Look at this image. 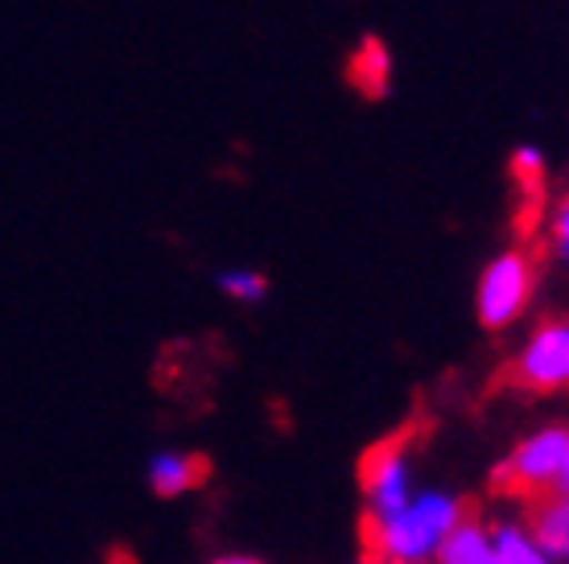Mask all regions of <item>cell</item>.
I'll list each match as a JSON object with an SVG mask.
<instances>
[{
    "instance_id": "cell-11",
    "label": "cell",
    "mask_w": 569,
    "mask_h": 564,
    "mask_svg": "<svg viewBox=\"0 0 569 564\" xmlns=\"http://www.w3.org/2000/svg\"><path fill=\"white\" fill-rule=\"evenodd\" d=\"M219 289L231 296V301H243V305H252V301H260V296L269 293V281L260 276V272L252 269H231L219 276Z\"/></svg>"
},
{
    "instance_id": "cell-7",
    "label": "cell",
    "mask_w": 569,
    "mask_h": 564,
    "mask_svg": "<svg viewBox=\"0 0 569 564\" xmlns=\"http://www.w3.org/2000/svg\"><path fill=\"white\" fill-rule=\"evenodd\" d=\"M491 548H496L491 564H561L553 552L545 548L528 520L491 523Z\"/></svg>"
},
{
    "instance_id": "cell-2",
    "label": "cell",
    "mask_w": 569,
    "mask_h": 564,
    "mask_svg": "<svg viewBox=\"0 0 569 564\" xmlns=\"http://www.w3.org/2000/svg\"><path fill=\"white\" fill-rule=\"evenodd\" d=\"M566 441L569 429L561 424H545L537 433L520 437L508 450V457L499 462L496 482L508 494H520V498H549V494L561 491V474H566Z\"/></svg>"
},
{
    "instance_id": "cell-10",
    "label": "cell",
    "mask_w": 569,
    "mask_h": 564,
    "mask_svg": "<svg viewBox=\"0 0 569 564\" xmlns=\"http://www.w3.org/2000/svg\"><path fill=\"white\" fill-rule=\"evenodd\" d=\"M512 178L520 190H528V194L537 198L545 185V153L537 149V144H520L512 153Z\"/></svg>"
},
{
    "instance_id": "cell-12",
    "label": "cell",
    "mask_w": 569,
    "mask_h": 564,
    "mask_svg": "<svg viewBox=\"0 0 569 564\" xmlns=\"http://www.w3.org/2000/svg\"><path fill=\"white\" fill-rule=\"evenodd\" d=\"M553 252L569 269V198H561V207L553 211Z\"/></svg>"
},
{
    "instance_id": "cell-4",
    "label": "cell",
    "mask_w": 569,
    "mask_h": 564,
    "mask_svg": "<svg viewBox=\"0 0 569 564\" xmlns=\"http://www.w3.org/2000/svg\"><path fill=\"white\" fill-rule=\"evenodd\" d=\"M532 289H537V264H532V255L525 248L499 252L483 269V276H479V293H475L479 322L487 330H508L512 322L525 318Z\"/></svg>"
},
{
    "instance_id": "cell-8",
    "label": "cell",
    "mask_w": 569,
    "mask_h": 564,
    "mask_svg": "<svg viewBox=\"0 0 569 564\" xmlns=\"http://www.w3.org/2000/svg\"><path fill=\"white\" fill-rule=\"evenodd\" d=\"M347 79H351L359 95H388V87H392V54H388V46L380 38H363L356 46V54H351V62H347Z\"/></svg>"
},
{
    "instance_id": "cell-1",
    "label": "cell",
    "mask_w": 569,
    "mask_h": 564,
    "mask_svg": "<svg viewBox=\"0 0 569 564\" xmlns=\"http://www.w3.org/2000/svg\"><path fill=\"white\" fill-rule=\"evenodd\" d=\"M467 520V503L441 486H417V494L392 515L368 520V561L376 564H438L441 544Z\"/></svg>"
},
{
    "instance_id": "cell-6",
    "label": "cell",
    "mask_w": 569,
    "mask_h": 564,
    "mask_svg": "<svg viewBox=\"0 0 569 564\" xmlns=\"http://www.w3.org/2000/svg\"><path fill=\"white\" fill-rule=\"evenodd\" d=\"M144 482L157 498H182V494L199 491L207 482V462L199 453L178 450V445H166V450H153L149 462H144Z\"/></svg>"
},
{
    "instance_id": "cell-3",
    "label": "cell",
    "mask_w": 569,
    "mask_h": 564,
    "mask_svg": "<svg viewBox=\"0 0 569 564\" xmlns=\"http://www.w3.org/2000/svg\"><path fill=\"white\" fill-rule=\"evenodd\" d=\"M359 494H363V520H380V515L405 507L417 494L413 445L405 437L371 445L359 462Z\"/></svg>"
},
{
    "instance_id": "cell-5",
    "label": "cell",
    "mask_w": 569,
    "mask_h": 564,
    "mask_svg": "<svg viewBox=\"0 0 569 564\" xmlns=\"http://www.w3.org/2000/svg\"><path fill=\"white\" fill-rule=\"evenodd\" d=\"M512 380L537 395L569 392V318H549L528 334L512 359Z\"/></svg>"
},
{
    "instance_id": "cell-15",
    "label": "cell",
    "mask_w": 569,
    "mask_h": 564,
    "mask_svg": "<svg viewBox=\"0 0 569 564\" xmlns=\"http://www.w3.org/2000/svg\"><path fill=\"white\" fill-rule=\"evenodd\" d=\"M359 564H376V561H359Z\"/></svg>"
},
{
    "instance_id": "cell-13",
    "label": "cell",
    "mask_w": 569,
    "mask_h": 564,
    "mask_svg": "<svg viewBox=\"0 0 569 564\" xmlns=\"http://www.w3.org/2000/svg\"><path fill=\"white\" fill-rule=\"evenodd\" d=\"M207 564H269V561H260L252 552H223V556H214V561H207Z\"/></svg>"
},
{
    "instance_id": "cell-9",
    "label": "cell",
    "mask_w": 569,
    "mask_h": 564,
    "mask_svg": "<svg viewBox=\"0 0 569 564\" xmlns=\"http://www.w3.org/2000/svg\"><path fill=\"white\" fill-rule=\"evenodd\" d=\"M496 561V548H491V523L483 520H462L450 532V540L441 544L438 564H491Z\"/></svg>"
},
{
    "instance_id": "cell-14",
    "label": "cell",
    "mask_w": 569,
    "mask_h": 564,
    "mask_svg": "<svg viewBox=\"0 0 569 564\" xmlns=\"http://www.w3.org/2000/svg\"><path fill=\"white\" fill-rule=\"evenodd\" d=\"M561 491H569V441H566V474H561Z\"/></svg>"
}]
</instances>
